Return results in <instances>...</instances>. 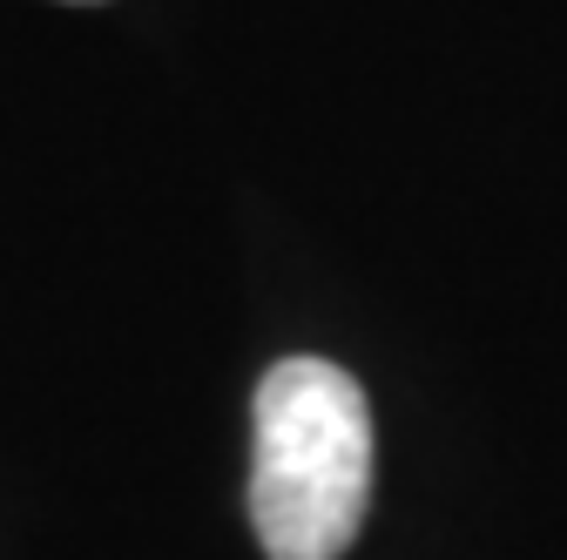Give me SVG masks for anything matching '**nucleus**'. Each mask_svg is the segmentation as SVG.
Here are the masks:
<instances>
[{
    "label": "nucleus",
    "instance_id": "obj_1",
    "mask_svg": "<svg viewBox=\"0 0 567 560\" xmlns=\"http://www.w3.org/2000/svg\"><path fill=\"white\" fill-rule=\"evenodd\" d=\"M372 507V405L344 365L284 359L257 385L250 527L270 560H338Z\"/></svg>",
    "mask_w": 567,
    "mask_h": 560
}]
</instances>
